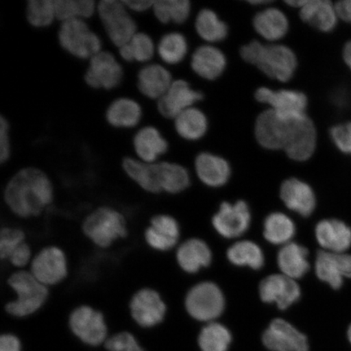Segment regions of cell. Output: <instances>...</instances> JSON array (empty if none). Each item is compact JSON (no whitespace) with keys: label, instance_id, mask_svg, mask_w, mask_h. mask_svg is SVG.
Wrapping results in <instances>:
<instances>
[{"label":"cell","instance_id":"cell-12","mask_svg":"<svg viewBox=\"0 0 351 351\" xmlns=\"http://www.w3.org/2000/svg\"><path fill=\"white\" fill-rule=\"evenodd\" d=\"M124 76V69L117 57L103 50L88 60L84 80L91 89L108 91L119 87Z\"/></svg>","mask_w":351,"mask_h":351},{"label":"cell","instance_id":"cell-55","mask_svg":"<svg viewBox=\"0 0 351 351\" xmlns=\"http://www.w3.org/2000/svg\"><path fill=\"white\" fill-rule=\"evenodd\" d=\"M346 337H348V341L351 345V323L349 324L348 329H346Z\"/></svg>","mask_w":351,"mask_h":351},{"label":"cell","instance_id":"cell-15","mask_svg":"<svg viewBox=\"0 0 351 351\" xmlns=\"http://www.w3.org/2000/svg\"><path fill=\"white\" fill-rule=\"evenodd\" d=\"M258 103L266 104L269 109L285 117L306 115L308 99L301 91L295 90H271L260 87L254 93Z\"/></svg>","mask_w":351,"mask_h":351},{"label":"cell","instance_id":"cell-45","mask_svg":"<svg viewBox=\"0 0 351 351\" xmlns=\"http://www.w3.org/2000/svg\"><path fill=\"white\" fill-rule=\"evenodd\" d=\"M104 345L108 351H145L136 337L128 331L119 332L110 337Z\"/></svg>","mask_w":351,"mask_h":351},{"label":"cell","instance_id":"cell-8","mask_svg":"<svg viewBox=\"0 0 351 351\" xmlns=\"http://www.w3.org/2000/svg\"><path fill=\"white\" fill-rule=\"evenodd\" d=\"M130 317L139 327L151 328L163 323L168 305L157 289L143 287L137 289L127 304Z\"/></svg>","mask_w":351,"mask_h":351},{"label":"cell","instance_id":"cell-27","mask_svg":"<svg viewBox=\"0 0 351 351\" xmlns=\"http://www.w3.org/2000/svg\"><path fill=\"white\" fill-rule=\"evenodd\" d=\"M195 167L197 177L205 185L221 187L229 181L231 168L226 159L209 152H202L197 156Z\"/></svg>","mask_w":351,"mask_h":351},{"label":"cell","instance_id":"cell-24","mask_svg":"<svg viewBox=\"0 0 351 351\" xmlns=\"http://www.w3.org/2000/svg\"><path fill=\"white\" fill-rule=\"evenodd\" d=\"M143 117L142 105L137 100L122 96L108 104L105 120L114 129L131 130L141 123Z\"/></svg>","mask_w":351,"mask_h":351},{"label":"cell","instance_id":"cell-29","mask_svg":"<svg viewBox=\"0 0 351 351\" xmlns=\"http://www.w3.org/2000/svg\"><path fill=\"white\" fill-rule=\"evenodd\" d=\"M253 27L261 38L276 43L287 36L289 23L284 12L278 8L269 7L254 16Z\"/></svg>","mask_w":351,"mask_h":351},{"label":"cell","instance_id":"cell-51","mask_svg":"<svg viewBox=\"0 0 351 351\" xmlns=\"http://www.w3.org/2000/svg\"><path fill=\"white\" fill-rule=\"evenodd\" d=\"M339 19L351 25V0H341L335 3Z\"/></svg>","mask_w":351,"mask_h":351},{"label":"cell","instance_id":"cell-30","mask_svg":"<svg viewBox=\"0 0 351 351\" xmlns=\"http://www.w3.org/2000/svg\"><path fill=\"white\" fill-rule=\"evenodd\" d=\"M318 243L329 252L343 253L351 245V229L337 219H324L315 228Z\"/></svg>","mask_w":351,"mask_h":351},{"label":"cell","instance_id":"cell-46","mask_svg":"<svg viewBox=\"0 0 351 351\" xmlns=\"http://www.w3.org/2000/svg\"><path fill=\"white\" fill-rule=\"evenodd\" d=\"M329 134L335 147L346 155L351 156V121L332 126Z\"/></svg>","mask_w":351,"mask_h":351},{"label":"cell","instance_id":"cell-11","mask_svg":"<svg viewBox=\"0 0 351 351\" xmlns=\"http://www.w3.org/2000/svg\"><path fill=\"white\" fill-rule=\"evenodd\" d=\"M297 117H285L274 110H265L258 115L254 124L257 143L266 150L284 151Z\"/></svg>","mask_w":351,"mask_h":351},{"label":"cell","instance_id":"cell-20","mask_svg":"<svg viewBox=\"0 0 351 351\" xmlns=\"http://www.w3.org/2000/svg\"><path fill=\"white\" fill-rule=\"evenodd\" d=\"M260 295L263 302H275L279 309L285 310L300 300L301 289L295 280L283 274H274L262 280Z\"/></svg>","mask_w":351,"mask_h":351},{"label":"cell","instance_id":"cell-37","mask_svg":"<svg viewBox=\"0 0 351 351\" xmlns=\"http://www.w3.org/2000/svg\"><path fill=\"white\" fill-rule=\"evenodd\" d=\"M295 234V226L292 219L280 213H274L267 217L263 226V236L270 243L287 245Z\"/></svg>","mask_w":351,"mask_h":351},{"label":"cell","instance_id":"cell-31","mask_svg":"<svg viewBox=\"0 0 351 351\" xmlns=\"http://www.w3.org/2000/svg\"><path fill=\"white\" fill-rule=\"evenodd\" d=\"M212 252L204 241L191 239L179 245L176 260L181 269L186 274H196L212 262Z\"/></svg>","mask_w":351,"mask_h":351},{"label":"cell","instance_id":"cell-14","mask_svg":"<svg viewBox=\"0 0 351 351\" xmlns=\"http://www.w3.org/2000/svg\"><path fill=\"white\" fill-rule=\"evenodd\" d=\"M263 344L271 351H309L306 336L282 319L273 320L263 332Z\"/></svg>","mask_w":351,"mask_h":351},{"label":"cell","instance_id":"cell-53","mask_svg":"<svg viewBox=\"0 0 351 351\" xmlns=\"http://www.w3.org/2000/svg\"><path fill=\"white\" fill-rule=\"evenodd\" d=\"M305 3L306 0H289V1H285V3L288 4L289 6L298 8V10H300Z\"/></svg>","mask_w":351,"mask_h":351},{"label":"cell","instance_id":"cell-50","mask_svg":"<svg viewBox=\"0 0 351 351\" xmlns=\"http://www.w3.org/2000/svg\"><path fill=\"white\" fill-rule=\"evenodd\" d=\"M125 5L128 8L130 12L143 13L152 10V7L155 1L152 0H123Z\"/></svg>","mask_w":351,"mask_h":351},{"label":"cell","instance_id":"cell-33","mask_svg":"<svg viewBox=\"0 0 351 351\" xmlns=\"http://www.w3.org/2000/svg\"><path fill=\"white\" fill-rule=\"evenodd\" d=\"M308 252L306 248L295 243L283 245L278 256L279 269L283 275L295 280L302 278L310 269Z\"/></svg>","mask_w":351,"mask_h":351},{"label":"cell","instance_id":"cell-35","mask_svg":"<svg viewBox=\"0 0 351 351\" xmlns=\"http://www.w3.org/2000/svg\"><path fill=\"white\" fill-rule=\"evenodd\" d=\"M189 51L187 38L180 32L165 34L156 44V53L167 65H178L186 59Z\"/></svg>","mask_w":351,"mask_h":351},{"label":"cell","instance_id":"cell-32","mask_svg":"<svg viewBox=\"0 0 351 351\" xmlns=\"http://www.w3.org/2000/svg\"><path fill=\"white\" fill-rule=\"evenodd\" d=\"M174 129L180 138L189 142L203 138L208 130V120L203 111L192 107L175 118Z\"/></svg>","mask_w":351,"mask_h":351},{"label":"cell","instance_id":"cell-47","mask_svg":"<svg viewBox=\"0 0 351 351\" xmlns=\"http://www.w3.org/2000/svg\"><path fill=\"white\" fill-rule=\"evenodd\" d=\"M12 156L10 123L4 116L0 117V164L5 165Z\"/></svg>","mask_w":351,"mask_h":351},{"label":"cell","instance_id":"cell-28","mask_svg":"<svg viewBox=\"0 0 351 351\" xmlns=\"http://www.w3.org/2000/svg\"><path fill=\"white\" fill-rule=\"evenodd\" d=\"M302 21L320 32H332L336 28L339 16L335 4L328 0H306L300 10Z\"/></svg>","mask_w":351,"mask_h":351},{"label":"cell","instance_id":"cell-36","mask_svg":"<svg viewBox=\"0 0 351 351\" xmlns=\"http://www.w3.org/2000/svg\"><path fill=\"white\" fill-rule=\"evenodd\" d=\"M191 8L189 0H156L152 11L161 24L182 25L190 17Z\"/></svg>","mask_w":351,"mask_h":351},{"label":"cell","instance_id":"cell-48","mask_svg":"<svg viewBox=\"0 0 351 351\" xmlns=\"http://www.w3.org/2000/svg\"><path fill=\"white\" fill-rule=\"evenodd\" d=\"M265 44L258 41H252L241 47L240 56L245 62L256 66L260 59Z\"/></svg>","mask_w":351,"mask_h":351},{"label":"cell","instance_id":"cell-52","mask_svg":"<svg viewBox=\"0 0 351 351\" xmlns=\"http://www.w3.org/2000/svg\"><path fill=\"white\" fill-rule=\"evenodd\" d=\"M342 57L344 62L351 71V40L345 44L343 51H342Z\"/></svg>","mask_w":351,"mask_h":351},{"label":"cell","instance_id":"cell-42","mask_svg":"<svg viewBox=\"0 0 351 351\" xmlns=\"http://www.w3.org/2000/svg\"><path fill=\"white\" fill-rule=\"evenodd\" d=\"M29 240L27 231L19 223L2 222L0 229V261L4 262L15 249Z\"/></svg>","mask_w":351,"mask_h":351},{"label":"cell","instance_id":"cell-49","mask_svg":"<svg viewBox=\"0 0 351 351\" xmlns=\"http://www.w3.org/2000/svg\"><path fill=\"white\" fill-rule=\"evenodd\" d=\"M21 341L15 335L5 333L0 337V351H21Z\"/></svg>","mask_w":351,"mask_h":351},{"label":"cell","instance_id":"cell-19","mask_svg":"<svg viewBox=\"0 0 351 351\" xmlns=\"http://www.w3.org/2000/svg\"><path fill=\"white\" fill-rule=\"evenodd\" d=\"M251 223V213L244 201L235 204L223 203L215 214L213 223L219 234L226 239L238 238L247 231Z\"/></svg>","mask_w":351,"mask_h":351},{"label":"cell","instance_id":"cell-4","mask_svg":"<svg viewBox=\"0 0 351 351\" xmlns=\"http://www.w3.org/2000/svg\"><path fill=\"white\" fill-rule=\"evenodd\" d=\"M28 270L39 282L51 289L61 287L71 274L67 252L56 243H46L35 250Z\"/></svg>","mask_w":351,"mask_h":351},{"label":"cell","instance_id":"cell-43","mask_svg":"<svg viewBox=\"0 0 351 351\" xmlns=\"http://www.w3.org/2000/svg\"><path fill=\"white\" fill-rule=\"evenodd\" d=\"M128 43L134 62L144 64L151 63L156 53V44L150 34L138 32Z\"/></svg>","mask_w":351,"mask_h":351},{"label":"cell","instance_id":"cell-22","mask_svg":"<svg viewBox=\"0 0 351 351\" xmlns=\"http://www.w3.org/2000/svg\"><path fill=\"white\" fill-rule=\"evenodd\" d=\"M173 81L172 74L165 65L151 62L138 70L136 86L144 97L157 102L169 90Z\"/></svg>","mask_w":351,"mask_h":351},{"label":"cell","instance_id":"cell-16","mask_svg":"<svg viewBox=\"0 0 351 351\" xmlns=\"http://www.w3.org/2000/svg\"><path fill=\"white\" fill-rule=\"evenodd\" d=\"M317 146V131L313 121L306 114L296 117L285 153L292 160L304 162L313 156Z\"/></svg>","mask_w":351,"mask_h":351},{"label":"cell","instance_id":"cell-34","mask_svg":"<svg viewBox=\"0 0 351 351\" xmlns=\"http://www.w3.org/2000/svg\"><path fill=\"white\" fill-rule=\"evenodd\" d=\"M195 27L197 35L210 44L221 43L229 34V27L226 22L209 8H204L197 13Z\"/></svg>","mask_w":351,"mask_h":351},{"label":"cell","instance_id":"cell-18","mask_svg":"<svg viewBox=\"0 0 351 351\" xmlns=\"http://www.w3.org/2000/svg\"><path fill=\"white\" fill-rule=\"evenodd\" d=\"M203 99V93L193 89L190 83L178 79L173 81L163 97L157 101V110L166 119L174 120L179 114L194 107Z\"/></svg>","mask_w":351,"mask_h":351},{"label":"cell","instance_id":"cell-17","mask_svg":"<svg viewBox=\"0 0 351 351\" xmlns=\"http://www.w3.org/2000/svg\"><path fill=\"white\" fill-rule=\"evenodd\" d=\"M154 195L165 193L178 195L190 186V174L185 167L169 161H158L151 164Z\"/></svg>","mask_w":351,"mask_h":351},{"label":"cell","instance_id":"cell-5","mask_svg":"<svg viewBox=\"0 0 351 351\" xmlns=\"http://www.w3.org/2000/svg\"><path fill=\"white\" fill-rule=\"evenodd\" d=\"M57 38L60 47L76 59L89 60L103 51L102 39L84 20L61 22Z\"/></svg>","mask_w":351,"mask_h":351},{"label":"cell","instance_id":"cell-3","mask_svg":"<svg viewBox=\"0 0 351 351\" xmlns=\"http://www.w3.org/2000/svg\"><path fill=\"white\" fill-rule=\"evenodd\" d=\"M5 269L7 293L3 311L10 317L25 319L36 315L47 306L51 289L45 287L28 269Z\"/></svg>","mask_w":351,"mask_h":351},{"label":"cell","instance_id":"cell-23","mask_svg":"<svg viewBox=\"0 0 351 351\" xmlns=\"http://www.w3.org/2000/svg\"><path fill=\"white\" fill-rule=\"evenodd\" d=\"M315 269L319 280L332 289H339L344 278H351V256L344 253L319 252Z\"/></svg>","mask_w":351,"mask_h":351},{"label":"cell","instance_id":"cell-40","mask_svg":"<svg viewBox=\"0 0 351 351\" xmlns=\"http://www.w3.org/2000/svg\"><path fill=\"white\" fill-rule=\"evenodd\" d=\"M231 342L232 335L229 329L215 322L202 329L197 339L202 351H228Z\"/></svg>","mask_w":351,"mask_h":351},{"label":"cell","instance_id":"cell-21","mask_svg":"<svg viewBox=\"0 0 351 351\" xmlns=\"http://www.w3.org/2000/svg\"><path fill=\"white\" fill-rule=\"evenodd\" d=\"M135 158L154 164L169 151V142L157 127L145 125L136 131L132 140Z\"/></svg>","mask_w":351,"mask_h":351},{"label":"cell","instance_id":"cell-1","mask_svg":"<svg viewBox=\"0 0 351 351\" xmlns=\"http://www.w3.org/2000/svg\"><path fill=\"white\" fill-rule=\"evenodd\" d=\"M57 189L53 180L38 167L25 166L16 170L4 184L2 203L8 217L16 223L41 219L53 207Z\"/></svg>","mask_w":351,"mask_h":351},{"label":"cell","instance_id":"cell-13","mask_svg":"<svg viewBox=\"0 0 351 351\" xmlns=\"http://www.w3.org/2000/svg\"><path fill=\"white\" fill-rule=\"evenodd\" d=\"M256 67L269 78L288 82L296 72L297 56L291 48L282 44L265 45Z\"/></svg>","mask_w":351,"mask_h":351},{"label":"cell","instance_id":"cell-38","mask_svg":"<svg viewBox=\"0 0 351 351\" xmlns=\"http://www.w3.org/2000/svg\"><path fill=\"white\" fill-rule=\"evenodd\" d=\"M227 257L232 265L261 269L265 265V256L258 245L251 241H241L228 250Z\"/></svg>","mask_w":351,"mask_h":351},{"label":"cell","instance_id":"cell-41","mask_svg":"<svg viewBox=\"0 0 351 351\" xmlns=\"http://www.w3.org/2000/svg\"><path fill=\"white\" fill-rule=\"evenodd\" d=\"M25 16L34 28L49 27L56 20L55 0H29L26 3Z\"/></svg>","mask_w":351,"mask_h":351},{"label":"cell","instance_id":"cell-39","mask_svg":"<svg viewBox=\"0 0 351 351\" xmlns=\"http://www.w3.org/2000/svg\"><path fill=\"white\" fill-rule=\"evenodd\" d=\"M98 2L94 0H55L56 20L87 21L97 14Z\"/></svg>","mask_w":351,"mask_h":351},{"label":"cell","instance_id":"cell-54","mask_svg":"<svg viewBox=\"0 0 351 351\" xmlns=\"http://www.w3.org/2000/svg\"><path fill=\"white\" fill-rule=\"evenodd\" d=\"M252 5H263V4H269L270 1H265V0H254V1H249Z\"/></svg>","mask_w":351,"mask_h":351},{"label":"cell","instance_id":"cell-25","mask_svg":"<svg viewBox=\"0 0 351 351\" xmlns=\"http://www.w3.org/2000/svg\"><path fill=\"white\" fill-rule=\"evenodd\" d=\"M191 69L197 76L208 81L221 77L227 67L223 52L210 44L197 47L191 56Z\"/></svg>","mask_w":351,"mask_h":351},{"label":"cell","instance_id":"cell-9","mask_svg":"<svg viewBox=\"0 0 351 351\" xmlns=\"http://www.w3.org/2000/svg\"><path fill=\"white\" fill-rule=\"evenodd\" d=\"M225 306V297L221 289L213 282L195 285L185 298L188 314L199 322L212 323L223 313Z\"/></svg>","mask_w":351,"mask_h":351},{"label":"cell","instance_id":"cell-10","mask_svg":"<svg viewBox=\"0 0 351 351\" xmlns=\"http://www.w3.org/2000/svg\"><path fill=\"white\" fill-rule=\"evenodd\" d=\"M181 236V228L177 219L169 214H152L143 227L141 239L143 245L151 252L163 254L178 245Z\"/></svg>","mask_w":351,"mask_h":351},{"label":"cell","instance_id":"cell-2","mask_svg":"<svg viewBox=\"0 0 351 351\" xmlns=\"http://www.w3.org/2000/svg\"><path fill=\"white\" fill-rule=\"evenodd\" d=\"M79 229L92 247L104 252L125 243L131 237L130 218L124 210L109 204L95 206L82 217Z\"/></svg>","mask_w":351,"mask_h":351},{"label":"cell","instance_id":"cell-7","mask_svg":"<svg viewBox=\"0 0 351 351\" xmlns=\"http://www.w3.org/2000/svg\"><path fill=\"white\" fill-rule=\"evenodd\" d=\"M68 324L70 330L85 344L98 346L108 339L106 315L93 305L81 304L73 307Z\"/></svg>","mask_w":351,"mask_h":351},{"label":"cell","instance_id":"cell-6","mask_svg":"<svg viewBox=\"0 0 351 351\" xmlns=\"http://www.w3.org/2000/svg\"><path fill=\"white\" fill-rule=\"evenodd\" d=\"M97 15L110 42L117 48L128 43L138 32L137 22L123 0H101Z\"/></svg>","mask_w":351,"mask_h":351},{"label":"cell","instance_id":"cell-26","mask_svg":"<svg viewBox=\"0 0 351 351\" xmlns=\"http://www.w3.org/2000/svg\"><path fill=\"white\" fill-rule=\"evenodd\" d=\"M280 197L289 209L302 217L310 216L317 203L313 189L298 178H289L282 183Z\"/></svg>","mask_w":351,"mask_h":351},{"label":"cell","instance_id":"cell-44","mask_svg":"<svg viewBox=\"0 0 351 351\" xmlns=\"http://www.w3.org/2000/svg\"><path fill=\"white\" fill-rule=\"evenodd\" d=\"M34 254V248L29 241H25L12 252L2 265L10 270L28 269Z\"/></svg>","mask_w":351,"mask_h":351}]
</instances>
